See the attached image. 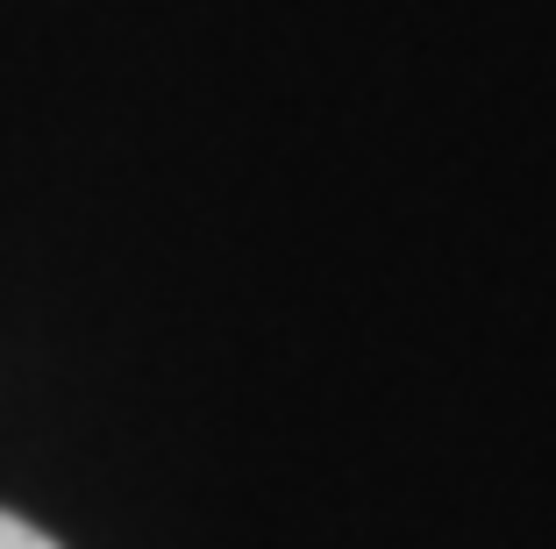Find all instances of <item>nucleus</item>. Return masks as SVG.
<instances>
[{"mask_svg": "<svg viewBox=\"0 0 556 549\" xmlns=\"http://www.w3.org/2000/svg\"><path fill=\"white\" fill-rule=\"evenodd\" d=\"M0 549H58L43 528H29L22 514H0Z\"/></svg>", "mask_w": 556, "mask_h": 549, "instance_id": "1", "label": "nucleus"}]
</instances>
